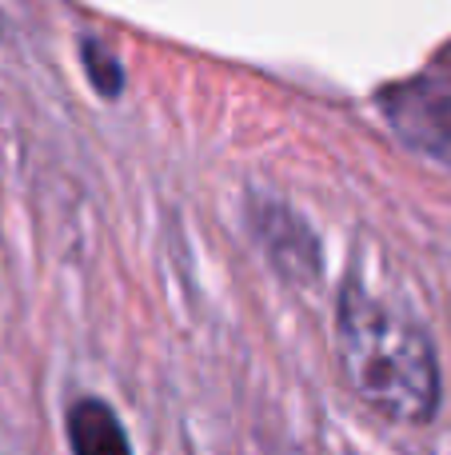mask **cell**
<instances>
[{"mask_svg":"<svg viewBox=\"0 0 451 455\" xmlns=\"http://www.w3.org/2000/svg\"><path fill=\"white\" fill-rule=\"evenodd\" d=\"M336 355L348 387L392 424H428L439 408L436 347L407 315L348 283L336 307Z\"/></svg>","mask_w":451,"mask_h":455,"instance_id":"cell-1","label":"cell"},{"mask_svg":"<svg viewBox=\"0 0 451 455\" xmlns=\"http://www.w3.org/2000/svg\"><path fill=\"white\" fill-rule=\"evenodd\" d=\"M68 443L76 455H124L128 443L120 419L112 416L108 403L100 400H80L68 411Z\"/></svg>","mask_w":451,"mask_h":455,"instance_id":"cell-2","label":"cell"},{"mask_svg":"<svg viewBox=\"0 0 451 455\" xmlns=\"http://www.w3.org/2000/svg\"><path fill=\"white\" fill-rule=\"evenodd\" d=\"M84 64H88V76H92L96 92L116 96L120 88H124V72H120L116 56H112L104 44L96 48V40H88V44H84Z\"/></svg>","mask_w":451,"mask_h":455,"instance_id":"cell-3","label":"cell"}]
</instances>
